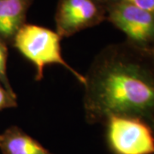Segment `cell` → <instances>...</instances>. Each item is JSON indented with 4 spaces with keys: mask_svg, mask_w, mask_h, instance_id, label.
<instances>
[{
    "mask_svg": "<svg viewBox=\"0 0 154 154\" xmlns=\"http://www.w3.org/2000/svg\"><path fill=\"white\" fill-rule=\"evenodd\" d=\"M85 76L83 110L88 124L110 116L154 123V60L127 41L110 44L95 56Z\"/></svg>",
    "mask_w": 154,
    "mask_h": 154,
    "instance_id": "cell-1",
    "label": "cell"
},
{
    "mask_svg": "<svg viewBox=\"0 0 154 154\" xmlns=\"http://www.w3.org/2000/svg\"><path fill=\"white\" fill-rule=\"evenodd\" d=\"M61 38L57 32L49 28L26 23L17 32L12 45L33 64L36 70L35 81L43 79L47 65L58 64L64 67L83 85L85 76L72 68L62 56Z\"/></svg>",
    "mask_w": 154,
    "mask_h": 154,
    "instance_id": "cell-2",
    "label": "cell"
},
{
    "mask_svg": "<svg viewBox=\"0 0 154 154\" xmlns=\"http://www.w3.org/2000/svg\"><path fill=\"white\" fill-rule=\"evenodd\" d=\"M112 154H154V133L148 122L128 116H110L103 123Z\"/></svg>",
    "mask_w": 154,
    "mask_h": 154,
    "instance_id": "cell-3",
    "label": "cell"
},
{
    "mask_svg": "<svg viewBox=\"0 0 154 154\" xmlns=\"http://www.w3.org/2000/svg\"><path fill=\"white\" fill-rule=\"evenodd\" d=\"M106 20L126 35V41L138 49H154V13L124 3L105 5Z\"/></svg>",
    "mask_w": 154,
    "mask_h": 154,
    "instance_id": "cell-4",
    "label": "cell"
},
{
    "mask_svg": "<svg viewBox=\"0 0 154 154\" xmlns=\"http://www.w3.org/2000/svg\"><path fill=\"white\" fill-rule=\"evenodd\" d=\"M106 8L101 0H58L55 14L56 32L68 38L106 20Z\"/></svg>",
    "mask_w": 154,
    "mask_h": 154,
    "instance_id": "cell-5",
    "label": "cell"
},
{
    "mask_svg": "<svg viewBox=\"0 0 154 154\" xmlns=\"http://www.w3.org/2000/svg\"><path fill=\"white\" fill-rule=\"evenodd\" d=\"M33 0H0V40L6 45L24 24Z\"/></svg>",
    "mask_w": 154,
    "mask_h": 154,
    "instance_id": "cell-6",
    "label": "cell"
},
{
    "mask_svg": "<svg viewBox=\"0 0 154 154\" xmlns=\"http://www.w3.org/2000/svg\"><path fill=\"white\" fill-rule=\"evenodd\" d=\"M0 151L3 154H54L17 126L0 134Z\"/></svg>",
    "mask_w": 154,
    "mask_h": 154,
    "instance_id": "cell-7",
    "label": "cell"
},
{
    "mask_svg": "<svg viewBox=\"0 0 154 154\" xmlns=\"http://www.w3.org/2000/svg\"><path fill=\"white\" fill-rule=\"evenodd\" d=\"M7 58L8 48L5 43L0 40V83L6 90L12 94H16L11 87L10 80L7 75Z\"/></svg>",
    "mask_w": 154,
    "mask_h": 154,
    "instance_id": "cell-8",
    "label": "cell"
},
{
    "mask_svg": "<svg viewBox=\"0 0 154 154\" xmlns=\"http://www.w3.org/2000/svg\"><path fill=\"white\" fill-rule=\"evenodd\" d=\"M106 5L111 3H124L154 13V0H101Z\"/></svg>",
    "mask_w": 154,
    "mask_h": 154,
    "instance_id": "cell-9",
    "label": "cell"
},
{
    "mask_svg": "<svg viewBox=\"0 0 154 154\" xmlns=\"http://www.w3.org/2000/svg\"><path fill=\"white\" fill-rule=\"evenodd\" d=\"M17 94L9 93L2 85H0V110L17 107Z\"/></svg>",
    "mask_w": 154,
    "mask_h": 154,
    "instance_id": "cell-10",
    "label": "cell"
},
{
    "mask_svg": "<svg viewBox=\"0 0 154 154\" xmlns=\"http://www.w3.org/2000/svg\"><path fill=\"white\" fill-rule=\"evenodd\" d=\"M151 54H152V58H153V60H154V49L152 50V51L151 52Z\"/></svg>",
    "mask_w": 154,
    "mask_h": 154,
    "instance_id": "cell-11",
    "label": "cell"
},
{
    "mask_svg": "<svg viewBox=\"0 0 154 154\" xmlns=\"http://www.w3.org/2000/svg\"><path fill=\"white\" fill-rule=\"evenodd\" d=\"M152 129H153V133H154V123H153V125L152 126Z\"/></svg>",
    "mask_w": 154,
    "mask_h": 154,
    "instance_id": "cell-12",
    "label": "cell"
}]
</instances>
